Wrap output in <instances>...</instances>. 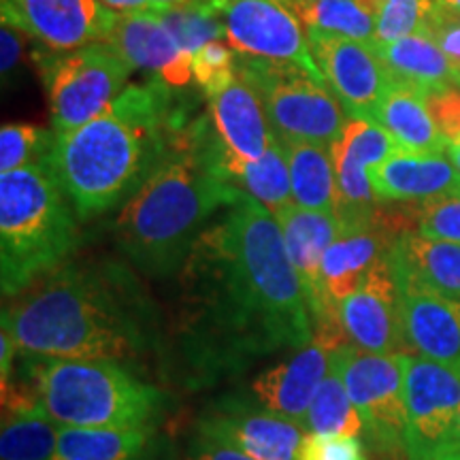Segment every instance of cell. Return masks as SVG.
I'll return each instance as SVG.
<instances>
[{"label": "cell", "instance_id": "6da1fadb", "mask_svg": "<svg viewBox=\"0 0 460 460\" xmlns=\"http://www.w3.org/2000/svg\"><path fill=\"white\" fill-rule=\"evenodd\" d=\"M181 352L217 379L314 341V320L271 211L243 194L200 234L181 269Z\"/></svg>", "mask_w": 460, "mask_h": 460}, {"label": "cell", "instance_id": "7a4b0ae2", "mask_svg": "<svg viewBox=\"0 0 460 460\" xmlns=\"http://www.w3.org/2000/svg\"><path fill=\"white\" fill-rule=\"evenodd\" d=\"M22 358L113 360L152 354L156 324L135 275L115 261L65 262L3 309Z\"/></svg>", "mask_w": 460, "mask_h": 460}, {"label": "cell", "instance_id": "3957f363", "mask_svg": "<svg viewBox=\"0 0 460 460\" xmlns=\"http://www.w3.org/2000/svg\"><path fill=\"white\" fill-rule=\"evenodd\" d=\"M243 194L224 172L222 146L209 115L192 118L158 169L118 211L115 245L147 278H172L214 216Z\"/></svg>", "mask_w": 460, "mask_h": 460}, {"label": "cell", "instance_id": "277c9868", "mask_svg": "<svg viewBox=\"0 0 460 460\" xmlns=\"http://www.w3.org/2000/svg\"><path fill=\"white\" fill-rule=\"evenodd\" d=\"M188 122L175 90L158 82L132 84L92 122L58 137L49 166L79 220L122 209Z\"/></svg>", "mask_w": 460, "mask_h": 460}, {"label": "cell", "instance_id": "5b68a950", "mask_svg": "<svg viewBox=\"0 0 460 460\" xmlns=\"http://www.w3.org/2000/svg\"><path fill=\"white\" fill-rule=\"evenodd\" d=\"M79 239L77 211L49 163L0 172V286L17 296L60 269Z\"/></svg>", "mask_w": 460, "mask_h": 460}, {"label": "cell", "instance_id": "8992f818", "mask_svg": "<svg viewBox=\"0 0 460 460\" xmlns=\"http://www.w3.org/2000/svg\"><path fill=\"white\" fill-rule=\"evenodd\" d=\"M34 399L60 427L154 429L164 393L113 360L39 358Z\"/></svg>", "mask_w": 460, "mask_h": 460}, {"label": "cell", "instance_id": "52a82bcc", "mask_svg": "<svg viewBox=\"0 0 460 460\" xmlns=\"http://www.w3.org/2000/svg\"><path fill=\"white\" fill-rule=\"evenodd\" d=\"M237 73L254 85L279 141L329 146L341 132L345 109L329 84L296 65L239 56Z\"/></svg>", "mask_w": 460, "mask_h": 460}, {"label": "cell", "instance_id": "ba28073f", "mask_svg": "<svg viewBox=\"0 0 460 460\" xmlns=\"http://www.w3.org/2000/svg\"><path fill=\"white\" fill-rule=\"evenodd\" d=\"M48 92L51 128L58 137L82 128L101 115L128 88L132 68L107 43H92L75 51L34 49Z\"/></svg>", "mask_w": 460, "mask_h": 460}, {"label": "cell", "instance_id": "9c48e42d", "mask_svg": "<svg viewBox=\"0 0 460 460\" xmlns=\"http://www.w3.org/2000/svg\"><path fill=\"white\" fill-rule=\"evenodd\" d=\"M362 420L367 446L379 458L405 454V369L401 354H371L343 343L332 352Z\"/></svg>", "mask_w": 460, "mask_h": 460}, {"label": "cell", "instance_id": "30bf717a", "mask_svg": "<svg viewBox=\"0 0 460 460\" xmlns=\"http://www.w3.org/2000/svg\"><path fill=\"white\" fill-rule=\"evenodd\" d=\"M405 369V456L450 460L460 413V367L401 354Z\"/></svg>", "mask_w": 460, "mask_h": 460}, {"label": "cell", "instance_id": "8fae6325", "mask_svg": "<svg viewBox=\"0 0 460 460\" xmlns=\"http://www.w3.org/2000/svg\"><path fill=\"white\" fill-rule=\"evenodd\" d=\"M224 41L239 56L296 65L322 77L309 48L307 28L286 0H216ZM324 79V77H322Z\"/></svg>", "mask_w": 460, "mask_h": 460}, {"label": "cell", "instance_id": "7c38bea8", "mask_svg": "<svg viewBox=\"0 0 460 460\" xmlns=\"http://www.w3.org/2000/svg\"><path fill=\"white\" fill-rule=\"evenodd\" d=\"M197 437L256 460H296L305 433L295 422L267 411L256 401L226 396L207 407L199 418Z\"/></svg>", "mask_w": 460, "mask_h": 460}, {"label": "cell", "instance_id": "4fadbf2b", "mask_svg": "<svg viewBox=\"0 0 460 460\" xmlns=\"http://www.w3.org/2000/svg\"><path fill=\"white\" fill-rule=\"evenodd\" d=\"M0 11L37 48L58 54L105 43L118 13L102 0H0Z\"/></svg>", "mask_w": 460, "mask_h": 460}, {"label": "cell", "instance_id": "5bb4252c", "mask_svg": "<svg viewBox=\"0 0 460 460\" xmlns=\"http://www.w3.org/2000/svg\"><path fill=\"white\" fill-rule=\"evenodd\" d=\"M307 39L322 77L345 113L373 119L379 99L393 84L373 45L309 31Z\"/></svg>", "mask_w": 460, "mask_h": 460}, {"label": "cell", "instance_id": "9a60e30c", "mask_svg": "<svg viewBox=\"0 0 460 460\" xmlns=\"http://www.w3.org/2000/svg\"><path fill=\"white\" fill-rule=\"evenodd\" d=\"M105 43L132 71L149 73L166 88L177 92L194 82L192 56L149 9L118 11Z\"/></svg>", "mask_w": 460, "mask_h": 460}, {"label": "cell", "instance_id": "2e32d148", "mask_svg": "<svg viewBox=\"0 0 460 460\" xmlns=\"http://www.w3.org/2000/svg\"><path fill=\"white\" fill-rule=\"evenodd\" d=\"M343 332L356 348L371 354H402L399 296L388 254L373 264L360 286L339 307Z\"/></svg>", "mask_w": 460, "mask_h": 460}, {"label": "cell", "instance_id": "e0dca14e", "mask_svg": "<svg viewBox=\"0 0 460 460\" xmlns=\"http://www.w3.org/2000/svg\"><path fill=\"white\" fill-rule=\"evenodd\" d=\"M402 348L407 354L460 367V301L396 284Z\"/></svg>", "mask_w": 460, "mask_h": 460}, {"label": "cell", "instance_id": "ac0fdd59", "mask_svg": "<svg viewBox=\"0 0 460 460\" xmlns=\"http://www.w3.org/2000/svg\"><path fill=\"white\" fill-rule=\"evenodd\" d=\"M332 352L335 348L314 339L288 360L258 373V377L250 384L252 399L267 411L290 420L303 429L309 405L320 384L324 382L326 373L331 371Z\"/></svg>", "mask_w": 460, "mask_h": 460}, {"label": "cell", "instance_id": "d6986e66", "mask_svg": "<svg viewBox=\"0 0 460 460\" xmlns=\"http://www.w3.org/2000/svg\"><path fill=\"white\" fill-rule=\"evenodd\" d=\"M207 115L214 124L224 158L261 160L278 139L261 94L239 73L222 90L207 96Z\"/></svg>", "mask_w": 460, "mask_h": 460}, {"label": "cell", "instance_id": "ffe728a7", "mask_svg": "<svg viewBox=\"0 0 460 460\" xmlns=\"http://www.w3.org/2000/svg\"><path fill=\"white\" fill-rule=\"evenodd\" d=\"M379 203H424L460 192V172L446 154L394 152L369 171Z\"/></svg>", "mask_w": 460, "mask_h": 460}, {"label": "cell", "instance_id": "44dd1931", "mask_svg": "<svg viewBox=\"0 0 460 460\" xmlns=\"http://www.w3.org/2000/svg\"><path fill=\"white\" fill-rule=\"evenodd\" d=\"M292 267L296 269L307 298L309 314L315 322L322 314V258L335 237L341 233V220L335 214L303 209L290 205L275 214Z\"/></svg>", "mask_w": 460, "mask_h": 460}, {"label": "cell", "instance_id": "7402d4cb", "mask_svg": "<svg viewBox=\"0 0 460 460\" xmlns=\"http://www.w3.org/2000/svg\"><path fill=\"white\" fill-rule=\"evenodd\" d=\"M394 284L416 286L460 301V243L401 230L390 245Z\"/></svg>", "mask_w": 460, "mask_h": 460}, {"label": "cell", "instance_id": "603a6c76", "mask_svg": "<svg viewBox=\"0 0 460 460\" xmlns=\"http://www.w3.org/2000/svg\"><path fill=\"white\" fill-rule=\"evenodd\" d=\"M373 119L393 137L396 147L402 152L427 156L446 154L447 143L429 111L427 96L416 90L394 82L390 84L377 102Z\"/></svg>", "mask_w": 460, "mask_h": 460}, {"label": "cell", "instance_id": "cb8c5ba5", "mask_svg": "<svg viewBox=\"0 0 460 460\" xmlns=\"http://www.w3.org/2000/svg\"><path fill=\"white\" fill-rule=\"evenodd\" d=\"M373 49L394 84L424 96L450 88L460 79V73L424 32L410 34L393 43H373Z\"/></svg>", "mask_w": 460, "mask_h": 460}, {"label": "cell", "instance_id": "d4e9b609", "mask_svg": "<svg viewBox=\"0 0 460 460\" xmlns=\"http://www.w3.org/2000/svg\"><path fill=\"white\" fill-rule=\"evenodd\" d=\"M281 146L290 169L295 205L337 216V172L329 146L307 141H281Z\"/></svg>", "mask_w": 460, "mask_h": 460}, {"label": "cell", "instance_id": "484cf974", "mask_svg": "<svg viewBox=\"0 0 460 460\" xmlns=\"http://www.w3.org/2000/svg\"><path fill=\"white\" fill-rule=\"evenodd\" d=\"M9 416L3 420L0 460H60L58 433L60 424L51 420L37 399L4 402Z\"/></svg>", "mask_w": 460, "mask_h": 460}, {"label": "cell", "instance_id": "4316f807", "mask_svg": "<svg viewBox=\"0 0 460 460\" xmlns=\"http://www.w3.org/2000/svg\"><path fill=\"white\" fill-rule=\"evenodd\" d=\"M154 429H79L60 427V460H147Z\"/></svg>", "mask_w": 460, "mask_h": 460}, {"label": "cell", "instance_id": "83f0119b", "mask_svg": "<svg viewBox=\"0 0 460 460\" xmlns=\"http://www.w3.org/2000/svg\"><path fill=\"white\" fill-rule=\"evenodd\" d=\"M222 166L234 186L254 197L273 216L295 205L290 169H288V158L279 139L271 143L261 160H233L224 158L222 154Z\"/></svg>", "mask_w": 460, "mask_h": 460}, {"label": "cell", "instance_id": "f1b7e54d", "mask_svg": "<svg viewBox=\"0 0 460 460\" xmlns=\"http://www.w3.org/2000/svg\"><path fill=\"white\" fill-rule=\"evenodd\" d=\"M303 433L307 435H345L360 437L362 420L356 411L348 388H345L341 373L335 362H331V371L320 384L307 418L303 422Z\"/></svg>", "mask_w": 460, "mask_h": 460}, {"label": "cell", "instance_id": "f546056e", "mask_svg": "<svg viewBox=\"0 0 460 460\" xmlns=\"http://www.w3.org/2000/svg\"><path fill=\"white\" fill-rule=\"evenodd\" d=\"M169 28L177 45L192 56L211 41H224V24L216 0H181V3L149 7Z\"/></svg>", "mask_w": 460, "mask_h": 460}, {"label": "cell", "instance_id": "4dcf8cb0", "mask_svg": "<svg viewBox=\"0 0 460 460\" xmlns=\"http://www.w3.org/2000/svg\"><path fill=\"white\" fill-rule=\"evenodd\" d=\"M298 17L309 32L376 43V20L356 7L352 0H309L298 3Z\"/></svg>", "mask_w": 460, "mask_h": 460}, {"label": "cell", "instance_id": "1f68e13d", "mask_svg": "<svg viewBox=\"0 0 460 460\" xmlns=\"http://www.w3.org/2000/svg\"><path fill=\"white\" fill-rule=\"evenodd\" d=\"M58 135L54 128L32 124H4L0 128V172L45 164L54 156Z\"/></svg>", "mask_w": 460, "mask_h": 460}, {"label": "cell", "instance_id": "d6a6232c", "mask_svg": "<svg viewBox=\"0 0 460 460\" xmlns=\"http://www.w3.org/2000/svg\"><path fill=\"white\" fill-rule=\"evenodd\" d=\"M331 154H341L352 160H358L367 169H373L379 163L393 156L399 152L393 137L379 126L376 119L369 118H356V115H348L341 132L337 139L331 143Z\"/></svg>", "mask_w": 460, "mask_h": 460}, {"label": "cell", "instance_id": "836d02e7", "mask_svg": "<svg viewBox=\"0 0 460 460\" xmlns=\"http://www.w3.org/2000/svg\"><path fill=\"white\" fill-rule=\"evenodd\" d=\"M239 54L226 41H211L192 54V79L205 96L216 94L237 77Z\"/></svg>", "mask_w": 460, "mask_h": 460}, {"label": "cell", "instance_id": "e575fe53", "mask_svg": "<svg viewBox=\"0 0 460 460\" xmlns=\"http://www.w3.org/2000/svg\"><path fill=\"white\" fill-rule=\"evenodd\" d=\"M413 222L424 237L460 243V192L416 203Z\"/></svg>", "mask_w": 460, "mask_h": 460}, {"label": "cell", "instance_id": "d590c367", "mask_svg": "<svg viewBox=\"0 0 460 460\" xmlns=\"http://www.w3.org/2000/svg\"><path fill=\"white\" fill-rule=\"evenodd\" d=\"M435 0H388L376 20V43H393L422 31Z\"/></svg>", "mask_w": 460, "mask_h": 460}, {"label": "cell", "instance_id": "8d00e7d4", "mask_svg": "<svg viewBox=\"0 0 460 460\" xmlns=\"http://www.w3.org/2000/svg\"><path fill=\"white\" fill-rule=\"evenodd\" d=\"M296 460H369V454L360 437L305 433Z\"/></svg>", "mask_w": 460, "mask_h": 460}, {"label": "cell", "instance_id": "74e56055", "mask_svg": "<svg viewBox=\"0 0 460 460\" xmlns=\"http://www.w3.org/2000/svg\"><path fill=\"white\" fill-rule=\"evenodd\" d=\"M433 41L441 54L447 58V62L460 73V20L452 11L441 7L435 0L433 9L424 22L422 31Z\"/></svg>", "mask_w": 460, "mask_h": 460}, {"label": "cell", "instance_id": "f35d334b", "mask_svg": "<svg viewBox=\"0 0 460 460\" xmlns=\"http://www.w3.org/2000/svg\"><path fill=\"white\" fill-rule=\"evenodd\" d=\"M429 111L447 146L460 141V79L450 88L437 90L427 96Z\"/></svg>", "mask_w": 460, "mask_h": 460}, {"label": "cell", "instance_id": "ab89813d", "mask_svg": "<svg viewBox=\"0 0 460 460\" xmlns=\"http://www.w3.org/2000/svg\"><path fill=\"white\" fill-rule=\"evenodd\" d=\"M31 41L32 39L24 31L3 22V28H0V71H3L4 88H13L20 73L24 71L28 43Z\"/></svg>", "mask_w": 460, "mask_h": 460}, {"label": "cell", "instance_id": "60d3db41", "mask_svg": "<svg viewBox=\"0 0 460 460\" xmlns=\"http://www.w3.org/2000/svg\"><path fill=\"white\" fill-rule=\"evenodd\" d=\"M188 460H256L252 456H245L233 447H226L222 444H216V441L203 439V437H197L190 446Z\"/></svg>", "mask_w": 460, "mask_h": 460}, {"label": "cell", "instance_id": "b9f144b4", "mask_svg": "<svg viewBox=\"0 0 460 460\" xmlns=\"http://www.w3.org/2000/svg\"><path fill=\"white\" fill-rule=\"evenodd\" d=\"M0 369H3V394L9 390V379L13 376V360H15V354H17V348L13 343V339L7 331L3 329L0 332Z\"/></svg>", "mask_w": 460, "mask_h": 460}, {"label": "cell", "instance_id": "7bdbcfd3", "mask_svg": "<svg viewBox=\"0 0 460 460\" xmlns=\"http://www.w3.org/2000/svg\"><path fill=\"white\" fill-rule=\"evenodd\" d=\"M352 3H354L358 9L365 11L367 15H371L373 20H377V17L382 15L384 7H386L388 0H352Z\"/></svg>", "mask_w": 460, "mask_h": 460}, {"label": "cell", "instance_id": "ee69618b", "mask_svg": "<svg viewBox=\"0 0 460 460\" xmlns=\"http://www.w3.org/2000/svg\"><path fill=\"white\" fill-rule=\"evenodd\" d=\"M446 156L454 164V169L460 172V141L452 143V146L446 147Z\"/></svg>", "mask_w": 460, "mask_h": 460}, {"label": "cell", "instance_id": "f6af8a7d", "mask_svg": "<svg viewBox=\"0 0 460 460\" xmlns=\"http://www.w3.org/2000/svg\"><path fill=\"white\" fill-rule=\"evenodd\" d=\"M450 460H460V413H458V420H456V430H454Z\"/></svg>", "mask_w": 460, "mask_h": 460}, {"label": "cell", "instance_id": "bcb514c9", "mask_svg": "<svg viewBox=\"0 0 460 460\" xmlns=\"http://www.w3.org/2000/svg\"><path fill=\"white\" fill-rule=\"evenodd\" d=\"M441 7L454 11V13H460V0H437Z\"/></svg>", "mask_w": 460, "mask_h": 460}, {"label": "cell", "instance_id": "7dc6e473", "mask_svg": "<svg viewBox=\"0 0 460 460\" xmlns=\"http://www.w3.org/2000/svg\"><path fill=\"white\" fill-rule=\"evenodd\" d=\"M382 460H407L405 454H394V456H384Z\"/></svg>", "mask_w": 460, "mask_h": 460}, {"label": "cell", "instance_id": "c3c4849f", "mask_svg": "<svg viewBox=\"0 0 460 460\" xmlns=\"http://www.w3.org/2000/svg\"><path fill=\"white\" fill-rule=\"evenodd\" d=\"M286 3H290L292 7H298V0H286Z\"/></svg>", "mask_w": 460, "mask_h": 460}, {"label": "cell", "instance_id": "681fc988", "mask_svg": "<svg viewBox=\"0 0 460 460\" xmlns=\"http://www.w3.org/2000/svg\"><path fill=\"white\" fill-rule=\"evenodd\" d=\"M447 11H450V9H447ZM452 13H454V11H452ZM454 15H456V17H458V20H460V13H454Z\"/></svg>", "mask_w": 460, "mask_h": 460}, {"label": "cell", "instance_id": "f907efd6", "mask_svg": "<svg viewBox=\"0 0 460 460\" xmlns=\"http://www.w3.org/2000/svg\"><path fill=\"white\" fill-rule=\"evenodd\" d=\"M298 3H309V0H298Z\"/></svg>", "mask_w": 460, "mask_h": 460}]
</instances>
